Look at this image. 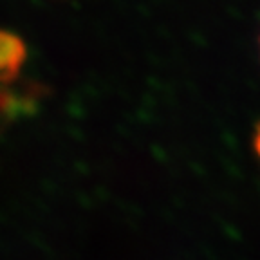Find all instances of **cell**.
I'll return each instance as SVG.
<instances>
[{
    "label": "cell",
    "mask_w": 260,
    "mask_h": 260,
    "mask_svg": "<svg viewBox=\"0 0 260 260\" xmlns=\"http://www.w3.org/2000/svg\"><path fill=\"white\" fill-rule=\"evenodd\" d=\"M27 60V45L16 32L0 29V83H11L18 78Z\"/></svg>",
    "instance_id": "cell-1"
},
{
    "label": "cell",
    "mask_w": 260,
    "mask_h": 260,
    "mask_svg": "<svg viewBox=\"0 0 260 260\" xmlns=\"http://www.w3.org/2000/svg\"><path fill=\"white\" fill-rule=\"evenodd\" d=\"M253 148H255L256 155L260 157V123L256 125V130H255V136H253Z\"/></svg>",
    "instance_id": "cell-2"
}]
</instances>
